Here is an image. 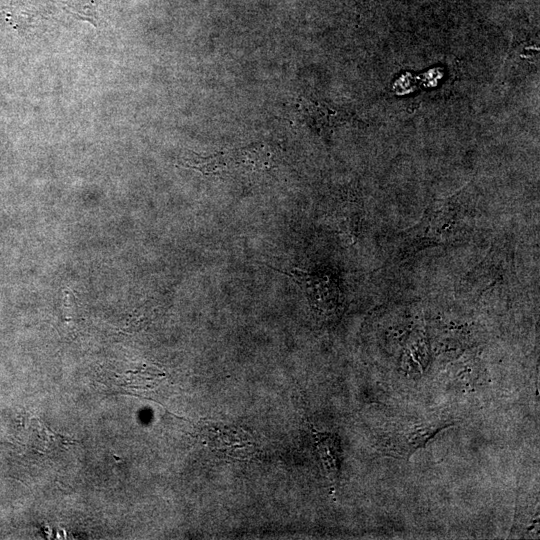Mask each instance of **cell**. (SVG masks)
<instances>
[{"mask_svg": "<svg viewBox=\"0 0 540 540\" xmlns=\"http://www.w3.org/2000/svg\"><path fill=\"white\" fill-rule=\"evenodd\" d=\"M472 231L471 215L458 194L431 203L417 224L401 235L402 253L410 255L430 246L454 245Z\"/></svg>", "mask_w": 540, "mask_h": 540, "instance_id": "obj_1", "label": "cell"}, {"mask_svg": "<svg viewBox=\"0 0 540 540\" xmlns=\"http://www.w3.org/2000/svg\"><path fill=\"white\" fill-rule=\"evenodd\" d=\"M199 435L210 450L225 458L247 460L256 452L253 437L239 426L206 421Z\"/></svg>", "mask_w": 540, "mask_h": 540, "instance_id": "obj_2", "label": "cell"}, {"mask_svg": "<svg viewBox=\"0 0 540 540\" xmlns=\"http://www.w3.org/2000/svg\"><path fill=\"white\" fill-rule=\"evenodd\" d=\"M452 425L448 422L420 423L392 429L382 434L379 450L385 456L409 460L410 456L441 430Z\"/></svg>", "mask_w": 540, "mask_h": 540, "instance_id": "obj_3", "label": "cell"}, {"mask_svg": "<svg viewBox=\"0 0 540 540\" xmlns=\"http://www.w3.org/2000/svg\"><path fill=\"white\" fill-rule=\"evenodd\" d=\"M311 431L316 452L330 486L331 495H335L342 460L340 438L334 433L316 431L313 427H311Z\"/></svg>", "mask_w": 540, "mask_h": 540, "instance_id": "obj_4", "label": "cell"}, {"mask_svg": "<svg viewBox=\"0 0 540 540\" xmlns=\"http://www.w3.org/2000/svg\"><path fill=\"white\" fill-rule=\"evenodd\" d=\"M237 162L249 170L260 171L272 167V156L265 145L251 144L240 150Z\"/></svg>", "mask_w": 540, "mask_h": 540, "instance_id": "obj_5", "label": "cell"}, {"mask_svg": "<svg viewBox=\"0 0 540 540\" xmlns=\"http://www.w3.org/2000/svg\"><path fill=\"white\" fill-rule=\"evenodd\" d=\"M190 154L191 156L183 159L180 166L197 170L204 175L219 173L226 165L223 153L209 156H201L193 152H190Z\"/></svg>", "mask_w": 540, "mask_h": 540, "instance_id": "obj_6", "label": "cell"}]
</instances>
